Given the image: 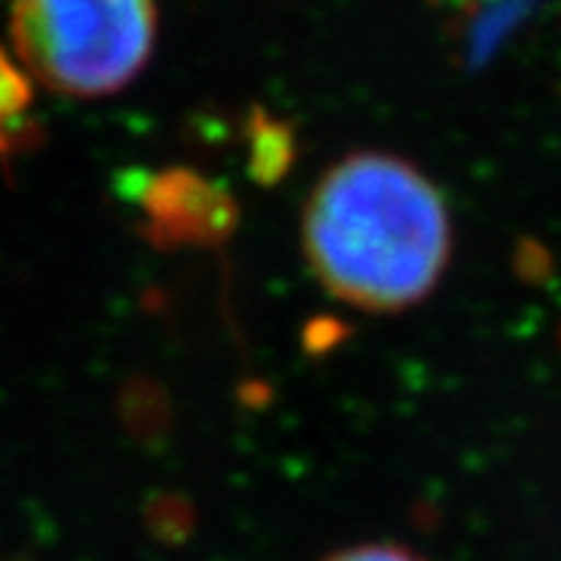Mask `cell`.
Segmentation results:
<instances>
[{"label":"cell","instance_id":"4","mask_svg":"<svg viewBox=\"0 0 561 561\" xmlns=\"http://www.w3.org/2000/svg\"><path fill=\"white\" fill-rule=\"evenodd\" d=\"M44 144V124L35 118V81L21 60L0 46V167Z\"/></svg>","mask_w":561,"mask_h":561},{"label":"cell","instance_id":"6","mask_svg":"<svg viewBox=\"0 0 561 561\" xmlns=\"http://www.w3.org/2000/svg\"><path fill=\"white\" fill-rule=\"evenodd\" d=\"M324 561H424L419 553L407 550L390 541H376V545H355L344 547L339 553H330Z\"/></svg>","mask_w":561,"mask_h":561},{"label":"cell","instance_id":"2","mask_svg":"<svg viewBox=\"0 0 561 561\" xmlns=\"http://www.w3.org/2000/svg\"><path fill=\"white\" fill-rule=\"evenodd\" d=\"M12 46L32 81L67 98H104L144 72L156 0H12Z\"/></svg>","mask_w":561,"mask_h":561},{"label":"cell","instance_id":"3","mask_svg":"<svg viewBox=\"0 0 561 561\" xmlns=\"http://www.w3.org/2000/svg\"><path fill=\"white\" fill-rule=\"evenodd\" d=\"M138 204L144 209V238L161 250L221 247L238 227L236 198L184 167L147 175Z\"/></svg>","mask_w":561,"mask_h":561},{"label":"cell","instance_id":"5","mask_svg":"<svg viewBox=\"0 0 561 561\" xmlns=\"http://www.w3.org/2000/svg\"><path fill=\"white\" fill-rule=\"evenodd\" d=\"M247 152L250 175L264 186L278 184L296 161V135L284 121L270 118L261 106L247 118Z\"/></svg>","mask_w":561,"mask_h":561},{"label":"cell","instance_id":"1","mask_svg":"<svg viewBox=\"0 0 561 561\" xmlns=\"http://www.w3.org/2000/svg\"><path fill=\"white\" fill-rule=\"evenodd\" d=\"M301 244L333 298L376 316L404 312L438 287L450 264V209L415 163L353 152L312 186Z\"/></svg>","mask_w":561,"mask_h":561}]
</instances>
